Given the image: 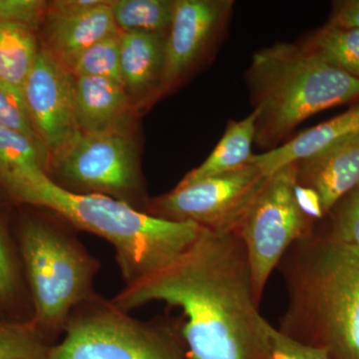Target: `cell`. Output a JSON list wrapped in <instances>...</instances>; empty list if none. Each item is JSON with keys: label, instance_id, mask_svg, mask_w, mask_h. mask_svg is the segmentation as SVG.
Segmentation results:
<instances>
[{"label": "cell", "instance_id": "obj_7", "mask_svg": "<svg viewBox=\"0 0 359 359\" xmlns=\"http://www.w3.org/2000/svg\"><path fill=\"white\" fill-rule=\"evenodd\" d=\"M68 192L107 196L146 212L151 198L135 131L81 133L49 162L46 172Z\"/></svg>", "mask_w": 359, "mask_h": 359}, {"label": "cell", "instance_id": "obj_13", "mask_svg": "<svg viewBox=\"0 0 359 359\" xmlns=\"http://www.w3.org/2000/svg\"><path fill=\"white\" fill-rule=\"evenodd\" d=\"M75 115L81 133L135 131L137 111L124 87L101 77H75Z\"/></svg>", "mask_w": 359, "mask_h": 359}, {"label": "cell", "instance_id": "obj_8", "mask_svg": "<svg viewBox=\"0 0 359 359\" xmlns=\"http://www.w3.org/2000/svg\"><path fill=\"white\" fill-rule=\"evenodd\" d=\"M297 163L271 175L233 230L247 250L259 304L269 276L285 252L316 226L297 204Z\"/></svg>", "mask_w": 359, "mask_h": 359}, {"label": "cell", "instance_id": "obj_22", "mask_svg": "<svg viewBox=\"0 0 359 359\" xmlns=\"http://www.w3.org/2000/svg\"><path fill=\"white\" fill-rule=\"evenodd\" d=\"M46 151L20 133L0 125V181L27 168L48 169Z\"/></svg>", "mask_w": 359, "mask_h": 359}, {"label": "cell", "instance_id": "obj_26", "mask_svg": "<svg viewBox=\"0 0 359 359\" xmlns=\"http://www.w3.org/2000/svg\"><path fill=\"white\" fill-rule=\"evenodd\" d=\"M327 215L330 217V226L325 230L328 237L359 250V183Z\"/></svg>", "mask_w": 359, "mask_h": 359}, {"label": "cell", "instance_id": "obj_27", "mask_svg": "<svg viewBox=\"0 0 359 359\" xmlns=\"http://www.w3.org/2000/svg\"><path fill=\"white\" fill-rule=\"evenodd\" d=\"M48 1L0 0V21L18 23L39 33L47 15Z\"/></svg>", "mask_w": 359, "mask_h": 359}, {"label": "cell", "instance_id": "obj_17", "mask_svg": "<svg viewBox=\"0 0 359 359\" xmlns=\"http://www.w3.org/2000/svg\"><path fill=\"white\" fill-rule=\"evenodd\" d=\"M359 135V103L332 119L306 130L283 145L252 154L249 163L256 165L266 176L287 165L320 154Z\"/></svg>", "mask_w": 359, "mask_h": 359}, {"label": "cell", "instance_id": "obj_5", "mask_svg": "<svg viewBox=\"0 0 359 359\" xmlns=\"http://www.w3.org/2000/svg\"><path fill=\"white\" fill-rule=\"evenodd\" d=\"M257 145L273 150L302 122L359 99V80L302 44L280 42L255 52L245 73Z\"/></svg>", "mask_w": 359, "mask_h": 359}, {"label": "cell", "instance_id": "obj_14", "mask_svg": "<svg viewBox=\"0 0 359 359\" xmlns=\"http://www.w3.org/2000/svg\"><path fill=\"white\" fill-rule=\"evenodd\" d=\"M297 183L318 194L327 216L359 183V135L297 162Z\"/></svg>", "mask_w": 359, "mask_h": 359}, {"label": "cell", "instance_id": "obj_15", "mask_svg": "<svg viewBox=\"0 0 359 359\" xmlns=\"http://www.w3.org/2000/svg\"><path fill=\"white\" fill-rule=\"evenodd\" d=\"M111 1L69 18H46L39 33L41 48L71 71L92 45L120 32L111 11Z\"/></svg>", "mask_w": 359, "mask_h": 359}, {"label": "cell", "instance_id": "obj_25", "mask_svg": "<svg viewBox=\"0 0 359 359\" xmlns=\"http://www.w3.org/2000/svg\"><path fill=\"white\" fill-rule=\"evenodd\" d=\"M49 347L32 323L0 325V359H44Z\"/></svg>", "mask_w": 359, "mask_h": 359}, {"label": "cell", "instance_id": "obj_18", "mask_svg": "<svg viewBox=\"0 0 359 359\" xmlns=\"http://www.w3.org/2000/svg\"><path fill=\"white\" fill-rule=\"evenodd\" d=\"M257 118V111L252 109L244 119L229 122L223 137L209 157L199 167L189 172L178 185H190L247 165L252 156Z\"/></svg>", "mask_w": 359, "mask_h": 359}, {"label": "cell", "instance_id": "obj_19", "mask_svg": "<svg viewBox=\"0 0 359 359\" xmlns=\"http://www.w3.org/2000/svg\"><path fill=\"white\" fill-rule=\"evenodd\" d=\"M39 51V33L25 25L0 21V79L22 88Z\"/></svg>", "mask_w": 359, "mask_h": 359}, {"label": "cell", "instance_id": "obj_23", "mask_svg": "<svg viewBox=\"0 0 359 359\" xmlns=\"http://www.w3.org/2000/svg\"><path fill=\"white\" fill-rule=\"evenodd\" d=\"M71 72L75 77L106 78L122 85L120 32L92 45L77 59Z\"/></svg>", "mask_w": 359, "mask_h": 359}, {"label": "cell", "instance_id": "obj_24", "mask_svg": "<svg viewBox=\"0 0 359 359\" xmlns=\"http://www.w3.org/2000/svg\"><path fill=\"white\" fill-rule=\"evenodd\" d=\"M0 125L20 133L46 151L33 125L22 88L0 79ZM48 153V152H47ZM49 156V155H48Z\"/></svg>", "mask_w": 359, "mask_h": 359}, {"label": "cell", "instance_id": "obj_9", "mask_svg": "<svg viewBox=\"0 0 359 359\" xmlns=\"http://www.w3.org/2000/svg\"><path fill=\"white\" fill-rule=\"evenodd\" d=\"M268 176L252 163L203 179L190 185L175 187L152 198L147 214L172 222H188L214 231L237 228Z\"/></svg>", "mask_w": 359, "mask_h": 359}, {"label": "cell", "instance_id": "obj_28", "mask_svg": "<svg viewBox=\"0 0 359 359\" xmlns=\"http://www.w3.org/2000/svg\"><path fill=\"white\" fill-rule=\"evenodd\" d=\"M273 359H330L325 351L302 346L280 334L275 327L271 330Z\"/></svg>", "mask_w": 359, "mask_h": 359}, {"label": "cell", "instance_id": "obj_31", "mask_svg": "<svg viewBox=\"0 0 359 359\" xmlns=\"http://www.w3.org/2000/svg\"><path fill=\"white\" fill-rule=\"evenodd\" d=\"M295 197H297V204H299L302 211L309 218L318 222L325 217L323 208H321L320 197L313 190L304 188V187L299 186L297 184Z\"/></svg>", "mask_w": 359, "mask_h": 359}, {"label": "cell", "instance_id": "obj_16", "mask_svg": "<svg viewBox=\"0 0 359 359\" xmlns=\"http://www.w3.org/2000/svg\"><path fill=\"white\" fill-rule=\"evenodd\" d=\"M0 318L7 323H32V292L15 229V207L0 203Z\"/></svg>", "mask_w": 359, "mask_h": 359}, {"label": "cell", "instance_id": "obj_32", "mask_svg": "<svg viewBox=\"0 0 359 359\" xmlns=\"http://www.w3.org/2000/svg\"><path fill=\"white\" fill-rule=\"evenodd\" d=\"M2 323H4V321L1 320V318H0V325H2Z\"/></svg>", "mask_w": 359, "mask_h": 359}, {"label": "cell", "instance_id": "obj_30", "mask_svg": "<svg viewBox=\"0 0 359 359\" xmlns=\"http://www.w3.org/2000/svg\"><path fill=\"white\" fill-rule=\"evenodd\" d=\"M327 25L344 29H359V0L335 2Z\"/></svg>", "mask_w": 359, "mask_h": 359}, {"label": "cell", "instance_id": "obj_20", "mask_svg": "<svg viewBox=\"0 0 359 359\" xmlns=\"http://www.w3.org/2000/svg\"><path fill=\"white\" fill-rule=\"evenodd\" d=\"M110 6L120 32L168 35L173 20L175 0H112Z\"/></svg>", "mask_w": 359, "mask_h": 359}, {"label": "cell", "instance_id": "obj_2", "mask_svg": "<svg viewBox=\"0 0 359 359\" xmlns=\"http://www.w3.org/2000/svg\"><path fill=\"white\" fill-rule=\"evenodd\" d=\"M0 203L45 208L78 231L107 241L114 248L125 285L171 264L203 230L194 223L156 218L107 196L68 192L40 168L21 170L0 181Z\"/></svg>", "mask_w": 359, "mask_h": 359}, {"label": "cell", "instance_id": "obj_4", "mask_svg": "<svg viewBox=\"0 0 359 359\" xmlns=\"http://www.w3.org/2000/svg\"><path fill=\"white\" fill-rule=\"evenodd\" d=\"M15 207V229L32 292V325L48 346L65 334L78 304L96 297L101 263L90 254L77 229L45 208Z\"/></svg>", "mask_w": 359, "mask_h": 359}, {"label": "cell", "instance_id": "obj_11", "mask_svg": "<svg viewBox=\"0 0 359 359\" xmlns=\"http://www.w3.org/2000/svg\"><path fill=\"white\" fill-rule=\"evenodd\" d=\"M233 0H175L165 50L164 94L178 86L224 36Z\"/></svg>", "mask_w": 359, "mask_h": 359}, {"label": "cell", "instance_id": "obj_21", "mask_svg": "<svg viewBox=\"0 0 359 359\" xmlns=\"http://www.w3.org/2000/svg\"><path fill=\"white\" fill-rule=\"evenodd\" d=\"M302 45L321 60L359 80V29L327 25Z\"/></svg>", "mask_w": 359, "mask_h": 359}, {"label": "cell", "instance_id": "obj_1", "mask_svg": "<svg viewBox=\"0 0 359 359\" xmlns=\"http://www.w3.org/2000/svg\"><path fill=\"white\" fill-rule=\"evenodd\" d=\"M111 302L129 313L153 302L181 309L177 327L188 359H273V325L259 313L235 231L203 229L174 262L125 285Z\"/></svg>", "mask_w": 359, "mask_h": 359}, {"label": "cell", "instance_id": "obj_12", "mask_svg": "<svg viewBox=\"0 0 359 359\" xmlns=\"http://www.w3.org/2000/svg\"><path fill=\"white\" fill-rule=\"evenodd\" d=\"M167 35L120 32L122 85L137 113L164 94Z\"/></svg>", "mask_w": 359, "mask_h": 359}, {"label": "cell", "instance_id": "obj_10", "mask_svg": "<svg viewBox=\"0 0 359 359\" xmlns=\"http://www.w3.org/2000/svg\"><path fill=\"white\" fill-rule=\"evenodd\" d=\"M74 85L73 73L40 47L22 91L34 128L48 152L49 162L80 133L75 115Z\"/></svg>", "mask_w": 359, "mask_h": 359}, {"label": "cell", "instance_id": "obj_6", "mask_svg": "<svg viewBox=\"0 0 359 359\" xmlns=\"http://www.w3.org/2000/svg\"><path fill=\"white\" fill-rule=\"evenodd\" d=\"M44 359H188L176 320H137L97 294L78 304Z\"/></svg>", "mask_w": 359, "mask_h": 359}, {"label": "cell", "instance_id": "obj_3", "mask_svg": "<svg viewBox=\"0 0 359 359\" xmlns=\"http://www.w3.org/2000/svg\"><path fill=\"white\" fill-rule=\"evenodd\" d=\"M276 269L287 294L276 330L330 359H359V250L316 226Z\"/></svg>", "mask_w": 359, "mask_h": 359}, {"label": "cell", "instance_id": "obj_29", "mask_svg": "<svg viewBox=\"0 0 359 359\" xmlns=\"http://www.w3.org/2000/svg\"><path fill=\"white\" fill-rule=\"evenodd\" d=\"M106 0H56L48 1L46 18H61L86 13Z\"/></svg>", "mask_w": 359, "mask_h": 359}]
</instances>
